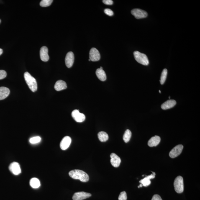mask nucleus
I'll return each mask as SVG.
<instances>
[{"label":"nucleus","instance_id":"nucleus-11","mask_svg":"<svg viewBox=\"0 0 200 200\" xmlns=\"http://www.w3.org/2000/svg\"><path fill=\"white\" fill-rule=\"evenodd\" d=\"M65 62L66 65L68 68H70L73 66L74 62V55L72 52H68L65 57Z\"/></svg>","mask_w":200,"mask_h":200},{"label":"nucleus","instance_id":"nucleus-24","mask_svg":"<svg viewBox=\"0 0 200 200\" xmlns=\"http://www.w3.org/2000/svg\"><path fill=\"white\" fill-rule=\"evenodd\" d=\"M167 74H168V70L166 69H165L163 70L161 74V77H160V84L161 85H163L165 82L166 79Z\"/></svg>","mask_w":200,"mask_h":200},{"label":"nucleus","instance_id":"nucleus-35","mask_svg":"<svg viewBox=\"0 0 200 200\" xmlns=\"http://www.w3.org/2000/svg\"><path fill=\"white\" fill-rule=\"evenodd\" d=\"M159 92H160V93H161V91H160V90L159 91Z\"/></svg>","mask_w":200,"mask_h":200},{"label":"nucleus","instance_id":"nucleus-25","mask_svg":"<svg viewBox=\"0 0 200 200\" xmlns=\"http://www.w3.org/2000/svg\"><path fill=\"white\" fill-rule=\"evenodd\" d=\"M53 2L52 0H42L40 2V5L42 7H48Z\"/></svg>","mask_w":200,"mask_h":200},{"label":"nucleus","instance_id":"nucleus-31","mask_svg":"<svg viewBox=\"0 0 200 200\" xmlns=\"http://www.w3.org/2000/svg\"><path fill=\"white\" fill-rule=\"evenodd\" d=\"M151 200H162L161 197L158 195H155L153 196Z\"/></svg>","mask_w":200,"mask_h":200},{"label":"nucleus","instance_id":"nucleus-32","mask_svg":"<svg viewBox=\"0 0 200 200\" xmlns=\"http://www.w3.org/2000/svg\"><path fill=\"white\" fill-rule=\"evenodd\" d=\"M3 53V50L2 49L0 48V55H1Z\"/></svg>","mask_w":200,"mask_h":200},{"label":"nucleus","instance_id":"nucleus-16","mask_svg":"<svg viewBox=\"0 0 200 200\" xmlns=\"http://www.w3.org/2000/svg\"><path fill=\"white\" fill-rule=\"evenodd\" d=\"M152 173H153L152 174L145 177L143 179L139 181V182L143 186L147 187L150 184L151 181L150 179L155 178V173H153V172H152Z\"/></svg>","mask_w":200,"mask_h":200},{"label":"nucleus","instance_id":"nucleus-38","mask_svg":"<svg viewBox=\"0 0 200 200\" xmlns=\"http://www.w3.org/2000/svg\"><path fill=\"white\" fill-rule=\"evenodd\" d=\"M169 99H170V96H169Z\"/></svg>","mask_w":200,"mask_h":200},{"label":"nucleus","instance_id":"nucleus-14","mask_svg":"<svg viewBox=\"0 0 200 200\" xmlns=\"http://www.w3.org/2000/svg\"><path fill=\"white\" fill-rule=\"evenodd\" d=\"M110 157L111 164L115 168L118 167L121 163V158L115 153H111Z\"/></svg>","mask_w":200,"mask_h":200},{"label":"nucleus","instance_id":"nucleus-5","mask_svg":"<svg viewBox=\"0 0 200 200\" xmlns=\"http://www.w3.org/2000/svg\"><path fill=\"white\" fill-rule=\"evenodd\" d=\"M131 14L137 19L144 18L147 16V13L146 11L139 9H133Z\"/></svg>","mask_w":200,"mask_h":200},{"label":"nucleus","instance_id":"nucleus-1","mask_svg":"<svg viewBox=\"0 0 200 200\" xmlns=\"http://www.w3.org/2000/svg\"><path fill=\"white\" fill-rule=\"evenodd\" d=\"M69 176L75 179H79L81 182H87L89 180V176L82 170L75 169L71 170L69 173Z\"/></svg>","mask_w":200,"mask_h":200},{"label":"nucleus","instance_id":"nucleus-7","mask_svg":"<svg viewBox=\"0 0 200 200\" xmlns=\"http://www.w3.org/2000/svg\"><path fill=\"white\" fill-rule=\"evenodd\" d=\"M101 59V55L99 51L95 48H92L89 52V59L91 61L96 62L99 61Z\"/></svg>","mask_w":200,"mask_h":200},{"label":"nucleus","instance_id":"nucleus-17","mask_svg":"<svg viewBox=\"0 0 200 200\" xmlns=\"http://www.w3.org/2000/svg\"><path fill=\"white\" fill-rule=\"evenodd\" d=\"M160 137L158 136H155L151 138L148 142V145L149 147H156L160 142Z\"/></svg>","mask_w":200,"mask_h":200},{"label":"nucleus","instance_id":"nucleus-12","mask_svg":"<svg viewBox=\"0 0 200 200\" xmlns=\"http://www.w3.org/2000/svg\"><path fill=\"white\" fill-rule=\"evenodd\" d=\"M71 141V138L69 137L66 136L63 137L60 142V148L63 150H66L70 146Z\"/></svg>","mask_w":200,"mask_h":200},{"label":"nucleus","instance_id":"nucleus-3","mask_svg":"<svg viewBox=\"0 0 200 200\" xmlns=\"http://www.w3.org/2000/svg\"><path fill=\"white\" fill-rule=\"evenodd\" d=\"M134 55L136 61L139 63L145 66L149 65L148 59L145 54L136 51L134 52Z\"/></svg>","mask_w":200,"mask_h":200},{"label":"nucleus","instance_id":"nucleus-28","mask_svg":"<svg viewBox=\"0 0 200 200\" xmlns=\"http://www.w3.org/2000/svg\"><path fill=\"white\" fill-rule=\"evenodd\" d=\"M104 12L105 14L106 15H107L108 16H112L114 15V12H113V11L111 10V9H105L104 10Z\"/></svg>","mask_w":200,"mask_h":200},{"label":"nucleus","instance_id":"nucleus-36","mask_svg":"<svg viewBox=\"0 0 200 200\" xmlns=\"http://www.w3.org/2000/svg\"><path fill=\"white\" fill-rule=\"evenodd\" d=\"M89 61H91V60H90V59H89Z\"/></svg>","mask_w":200,"mask_h":200},{"label":"nucleus","instance_id":"nucleus-8","mask_svg":"<svg viewBox=\"0 0 200 200\" xmlns=\"http://www.w3.org/2000/svg\"><path fill=\"white\" fill-rule=\"evenodd\" d=\"M183 148V146L182 145H179L174 147L169 153L170 158H174L178 156L182 153Z\"/></svg>","mask_w":200,"mask_h":200},{"label":"nucleus","instance_id":"nucleus-34","mask_svg":"<svg viewBox=\"0 0 200 200\" xmlns=\"http://www.w3.org/2000/svg\"><path fill=\"white\" fill-rule=\"evenodd\" d=\"M100 69H103V68L102 67H100Z\"/></svg>","mask_w":200,"mask_h":200},{"label":"nucleus","instance_id":"nucleus-30","mask_svg":"<svg viewBox=\"0 0 200 200\" xmlns=\"http://www.w3.org/2000/svg\"><path fill=\"white\" fill-rule=\"evenodd\" d=\"M104 4L106 5H112L113 4V1L112 0H104L102 1Z\"/></svg>","mask_w":200,"mask_h":200},{"label":"nucleus","instance_id":"nucleus-33","mask_svg":"<svg viewBox=\"0 0 200 200\" xmlns=\"http://www.w3.org/2000/svg\"><path fill=\"white\" fill-rule=\"evenodd\" d=\"M143 186V185L142 184H140V185H139V186H138V188H140V187H142Z\"/></svg>","mask_w":200,"mask_h":200},{"label":"nucleus","instance_id":"nucleus-6","mask_svg":"<svg viewBox=\"0 0 200 200\" xmlns=\"http://www.w3.org/2000/svg\"><path fill=\"white\" fill-rule=\"evenodd\" d=\"M72 116L76 122H82L85 120V116L84 114L80 113L79 110H75L72 113Z\"/></svg>","mask_w":200,"mask_h":200},{"label":"nucleus","instance_id":"nucleus-10","mask_svg":"<svg viewBox=\"0 0 200 200\" xmlns=\"http://www.w3.org/2000/svg\"><path fill=\"white\" fill-rule=\"evenodd\" d=\"M9 169L15 175H18L21 173L20 165L18 162H13L10 165Z\"/></svg>","mask_w":200,"mask_h":200},{"label":"nucleus","instance_id":"nucleus-27","mask_svg":"<svg viewBox=\"0 0 200 200\" xmlns=\"http://www.w3.org/2000/svg\"><path fill=\"white\" fill-rule=\"evenodd\" d=\"M127 196L126 192L123 191L121 192L118 198L119 200H127Z\"/></svg>","mask_w":200,"mask_h":200},{"label":"nucleus","instance_id":"nucleus-26","mask_svg":"<svg viewBox=\"0 0 200 200\" xmlns=\"http://www.w3.org/2000/svg\"><path fill=\"white\" fill-rule=\"evenodd\" d=\"M41 137H32L30 139L29 142L32 144L38 143L40 141Z\"/></svg>","mask_w":200,"mask_h":200},{"label":"nucleus","instance_id":"nucleus-37","mask_svg":"<svg viewBox=\"0 0 200 200\" xmlns=\"http://www.w3.org/2000/svg\"><path fill=\"white\" fill-rule=\"evenodd\" d=\"M1 20L0 19V24H1Z\"/></svg>","mask_w":200,"mask_h":200},{"label":"nucleus","instance_id":"nucleus-19","mask_svg":"<svg viewBox=\"0 0 200 200\" xmlns=\"http://www.w3.org/2000/svg\"><path fill=\"white\" fill-rule=\"evenodd\" d=\"M9 94L10 90L9 89L5 87H0V100L5 99Z\"/></svg>","mask_w":200,"mask_h":200},{"label":"nucleus","instance_id":"nucleus-20","mask_svg":"<svg viewBox=\"0 0 200 200\" xmlns=\"http://www.w3.org/2000/svg\"><path fill=\"white\" fill-rule=\"evenodd\" d=\"M96 74L97 76L102 81H104L106 79V75L105 72L102 69L99 68L96 70Z\"/></svg>","mask_w":200,"mask_h":200},{"label":"nucleus","instance_id":"nucleus-23","mask_svg":"<svg viewBox=\"0 0 200 200\" xmlns=\"http://www.w3.org/2000/svg\"><path fill=\"white\" fill-rule=\"evenodd\" d=\"M131 136H132V133L131 131L127 129L126 130L123 136V140L125 143H127L130 140Z\"/></svg>","mask_w":200,"mask_h":200},{"label":"nucleus","instance_id":"nucleus-9","mask_svg":"<svg viewBox=\"0 0 200 200\" xmlns=\"http://www.w3.org/2000/svg\"><path fill=\"white\" fill-rule=\"evenodd\" d=\"M91 196V193L81 192L75 193L73 196V200H83L89 198Z\"/></svg>","mask_w":200,"mask_h":200},{"label":"nucleus","instance_id":"nucleus-18","mask_svg":"<svg viewBox=\"0 0 200 200\" xmlns=\"http://www.w3.org/2000/svg\"><path fill=\"white\" fill-rule=\"evenodd\" d=\"M67 87L66 83L62 80H59L56 83L54 86L55 89L56 91H60L65 89Z\"/></svg>","mask_w":200,"mask_h":200},{"label":"nucleus","instance_id":"nucleus-15","mask_svg":"<svg viewBox=\"0 0 200 200\" xmlns=\"http://www.w3.org/2000/svg\"><path fill=\"white\" fill-rule=\"evenodd\" d=\"M176 104V102L174 100H168L165 102L161 105V108L163 110H167L173 108Z\"/></svg>","mask_w":200,"mask_h":200},{"label":"nucleus","instance_id":"nucleus-22","mask_svg":"<svg viewBox=\"0 0 200 200\" xmlns=\"http://www.w3.org/2000/svg\"><path fill=\"white\" fill-rule=\"evenodd\" d=\"M31 186L33 188H37L40 186V181L37 178H33L31 179L30 181Z\"/></svg>","mask_w":200,"mask_h":200},{"label":"nucleus","instance_id":"nucleus-4","mask_svg":"<svg viewBox=\"0 0 200 200\" xmlns=\"http://www.w3.org/2000/svg\"><path fill=\"white\" fill-rule=\"evenodd\" d=\"M175 191L178 193H181L184 191V183L183 179L181 176L177 177L174 182Z\"/></svg>","mask_w":200,"mask_h":200},{"label":"nucleus","instance_id":"nucleus-13","mask_svg":"<svg viewBox=\"0 0 200 200\" xmlns=\"http://www.w3.org/2000/svg\"><path fill=\"white\" fill-rule=\"evenodd\" d=\"M48 50L46 47H43L41 48L40 51V58L42 61L47 62L48 61L50 57L48 55Z\"/></svg>","mask_w":200,"mask_h":200},{"label":"nucleus","instance_id":"nucleus-29","mask_svg":"<svg viewBox=\"0 0 200 200\" xmlns=\"http://www.w3.org/2000/svg\"><path fill=\"white\" fill-rule=\"evenodd\" d=\"M7 76V73L4 70H0V80L4 79Z\"/></svg>","mask_w":200,"mask_h":200},{"label":"nucleus","instance_id":"nucleus-21","mask_svg":"<svg viewBox=\"0 0 200 200\" xmlns=\"http://www.w3.org/2000/svg\"><path fill=\"white\" fill-rule=\"evenodd\" d=\"M98 137L100 141L105 142L108 140L109 139V136L106 132L102 131L98 134Z\"/></svg>","mask_w":200,"mask_h":200},{"label":"nucleus","instance_id":"nucleus-2","mask_svg":"<svg viewBox=\"0 0 200 200\" xmlns=\"http://www.w3.org/2000/svg\"><path fill=\"white\" fill-rule=\"evenodd\" d=\"M24 76L26 83L31 91L35 92L37 89V82L35 79L28 72L24 73Z\"/></svg>","mask_w":200,"mask_h":200}]
</instances>
